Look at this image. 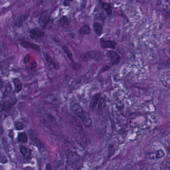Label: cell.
<instances>
[{
    "label": "cell",
    "instance_id": "obj_27",
    "mask_svg": "<svg viewBox=\"0 0 170 170\" xmlns=\"http://www.w3.org/2000/svg\"><path fill=\"white\" fill-rule=\"evenodd\" d=\"M87 0H82V1L81 3L80 9L81 11L84 10L87 5Z\"/></svg>",
    "mask_w": 170,
    "mask_h": 170
},
{
    "label": "cell",
    "instance_id": "obj_24",
    "mask_svg": "<svg viewBox=\"0 0 170 170\" xmlns=\"http://www.w3.org/2000/svg\"><path fill=\"white\" fill-rule=\"evenodd\" d=\"M16 100L15 98L12 99L10 100H7L5 102V104L4 105V107H5V109H7L8 107H10L12 106H14V104H16Z\"/></svg>",
    "mask_w": 170,
    "mask_h": 170
},
{
    "label": "cell",
    "instance_id": "obj_18",
    "mask_svg": "<svg viewBox=\"0 0 170 170\" xmlns=\"http://www.w3.org/2000/svg\"><path fill=\"white\" fill-rule=\"evenodd\" d=\"M58 24L60 26H61L64 28H66L69 25L68 18L65 16H63L59 19L58 21Z\"/></svg>",
    "mask_w": 170,
    "mask_h": 170
},
{
    "label": "cell",
    "instance_id": "obj_32",
    "mask_svg": "<svg viewBox=\"0 0 170 170\" xmlns=\"http://www.w3.org/2000/svg\"><path fill=\"white\" fill-rule=\"evenodd\" d=\"M29 59H30V55L28 54L25 56V59H24V62L25 63H27V62H29Z\"/></svg>",
    "mask_w": 170,
    "mask_h": 170
},
{
    "label": "cell",
    "instance_id": "obj_30",
    "mask_svg": "<svg viewBox=\"0 0 170 170\" xmlns=\"http://www.w3.org/2000/svg\"><path fill=\"white\" fill-rule=\"evenodd\" d=\"M98 16H99V19H100V20H104L105 19V16H104V13L101 12L100 13L98 14Z\"/></svg>",
    "mask_w": 170,
    "mask_h": 170
},
{
    "label": "cell",
    "instance_id": "obj_4",
    "mask_svg": "<svg viewBox=\"0 0 170 170\" xmlns=\"http://www.w3.org/2000/svg\"><path fill=\"white\" fill-rule=\"evenodd\" d=\"M165 156V152L162 149H159L154 152H150L147 155L149 159H160Z\"/></svg>",
    "mask_w": 170,
    "mask_h": 170
},
{
    "label": "cell",
    "instance_id": "obj_13",
    "mask_svg": "<svg viewBox=\"0 0 170 170\" xmlns=\"http://www.w3.org/2000/svg\"><path fill=\"white\" fill-rule=\"evenodd\" d=\"M94 31L97 36H100L102 33L103 27L101 23L95 22L93 24Z\"/></svg>",
    "mask_w": 170,
    "mask_h": 170
},
{
    "label": "cell",
    "instance_id": "obj_19",
    "mask_svg": "<svg viewBox=\"0 0 170 170\" xmlns=\"http://www.w3.org/2000/svg\"><path fill=\"white\" fill-rule=\"evenodd\" d=\"M14 88H15V91L16 93H18L19 91H21L23 87L22 82L20 79H14Z\"/></svg>",
    "mask_w": 170,
    "mask_h": 170
},
{
    "label": "cell",
    "instance_id": "obj_8",
    "mask_svg": "<svg viewBox=\"0 0 170 170\" xmlns=\"http://www.w3.org/2000/svg\"><path fill=\"white\" fill-rule=\"evenodd\" d=\"M160 80L164 86L170 89V72L163 73L160 77Z\"/></svg>",
    "mask_w": 170,
    "mask_h": 170
},
{
    "label": "cell",
    "instance_id": "obj_26",
    "mask_svg": "<svg viewBox=\"0 0 170 170\" xmlns=\"http://www.w3.org/2000/svg\"><path fill=\"white\" fill-rule=\"evenodd\" d=\"M11 91V87L10 86V85L9 84L7 86V88L5 89V93H4V97H6L10 94Z\"/></svg>",
    "mask_w": 170,
    "mask_h": 170
},
{
    "label": "cell",
    "instance_id": "obj_15",
    "mask_svg": "<svg viewBox=\"0 0 170 170\" xmlns=\"http://www.w3.org/2000/svg\"><path fill=\"white\" fill-rule=\"evenodd\" d=\"M100 97H101V94L100 93L96 94L93 97L91 102L90 104V107L92 109H94L96 107L97 104H98V101L100 99Z\"/></svg>",
    "mask_w": 170,
    "mask_h": 170
},
{
    "label": "cell",
    "instance_id": "obj_33",
    "mask_svg": "<svg viewBox=\"0 0 170 170\" xmlns=\"http://www.w3.org/2000/svg\"><path fill=\"white\" fill-rule=\"evenodd\" d=\"M46 170H52V167L50 164H47L46 166Z\"/></svg>",
    "mask_w": 170,
    "mask_h": 170
},
{
    "label": "cell",
    "instance_id": "obj_31",
    "mask_svg": "<svg viewBox=\"0 0 170 170\" xmlns=\"http://www.w3.org/2000/svg\"><path fill=\"white\" fill-rule=\"evenodd\" d=\"M36 65H37V63H36V61H33L32 63H31V70H33L34 69H35V68L36 67Z\"/></svg>",
    "mask_w": 170,
    "mask_h": 170
},
{
    "label": "cell",
    "instance_id": "obj_1",
    "mask_svg": "<svg viewBox=\"0 0 170 170\" xmlns=\"http://www.w3.org/2000/svg\"><path fill=\"white\" fill-rule=\"evenodd\" d=\"M72 111L76 116L81 118L86 127H89L91 126V119L90 118H86L84 111L80 104H74L72 107Z\"/></svg>",
    "mask_w": 170,
    "mask_h": 170
},
{
    "label": "cell",
    "instance_id": "obj_20",
    "mask_svg": "<svg viewBox=\"0 0 170 170\" xmlns=\"http://www.w3.org/2000/svg\"><path fill=\"white\" fill-rule=\"evenodd\" d=\"M18 140L20 143H26L27 140V136L25 132L20 133L18 135Z\"/></svg>",
    "mask_w": 170,
    "mask_h": 170
},
{
    "label": "cell",
    "instance_id": "obj_28",
    "mask_svg": "<svg viewBox=\"0 0 170 170\" xmlns=\"http://www.w3.org/2000/svg\"><path fill=\"white\" fill-rule=\"evenodd\" d=\"M74 0H64V1L63 3V5L65 7H68L71 5L72 2Z\"/></svg>",
    "mask_w": 170,
    "mask_h": 170
},
{
    "label": "cell",
    "instance_id": "obj_10",
    "mask_svg": "<svg viewBox=\"0 0 170 170\" xmlns=\"http://www.w3.org/2000/svg\"><path fill=\"white\" fill-rule=\"evenodd\" d=\"M91 28L89 25H85L79 29V31H78V34L80 36H83L86 35H89L91 33Z\"/></svg>",
    "mask_w": 170,
    "mask_h": 170
},
{
    "label": "cell",
    "instance_id": "obj_6",
    "mask_svg": "<svg viewBox=\"0 0 170 170\" xmlns=\"http://www.w3.org/2000/svg\"><path fill=\"white\" fill-rule=\"evenodd\" d=\"M100 44L103 48H109L114 49L115 48L117 43L115 41L110 40H100Z\"/></svg>",
    "mask_w": 170,
    "mask_h": 170
},
{
    "label": "cell",
    "instance_id": "obj_22",
    "mask_svg": "<svg viewBox=\"0 0 170 170\" xmlns=\"http://www.w3.org/2000/svg\"><path fill=\"white\" fill-rule=\"evenodd\" d=\"M161 170H170V160L162 162L161 165Z\"/></svg>",
    "mask_w": 170,
    "mask_h": 170
},
{
    "label": "cell",
    "instance_id": "obj_21",
    "mask_svg": "<svg viewBox=\"0 0 170 170\" xmlns=\"http://www.w3.org/2000/svg\"><path fill=\"white\" fill-rule=\"evenodd\" d=\"M62 49L63 51H64L65 53L66 54L67 56L69 58V59H70L72 62H74L73 55H72L71 51L69 50V49L68 48V47H67L66 46H65L62 47Z\"/></svg>",
    "mask_w": 170,
    "mask_h": 170
},
{
    "label": "cell",
    "instance_id": "obj_9",
    "mask_svg": "<svg viewBox=\"0 0 170 170\" xmlns=\"http://www.w3.org/2000/svg\"><path fill=\"white\" fill-rule=\"evenodd\" d=\"M158 5L163 10L170 11V0H158Z\"/></svg>",
    "mask_w": 170,
    "mask_h": 170
},
{
    "label": "cell",
    "instance_id": "obj_3",
    "mask_svg": "<svg viewBox=\"0 0 170 170\" xmlns=\"http://www.w3.org/2000/svg\"><path fill=\"white\" fill-rule=\"evenodd\" d=\"M101 52L98 51H90L86 52L82 55V58L84 61H88L91 59H98L101 57Z\"/></svg>",
    "mask_w": 170,
    "mask_h": 170
},
{
    "label": "cell",
    "instance_id": "obj_2",
    "mask_svg": "<svg viewBox=\"0 0 170 170\" xmlns=\"http://www.w3.org/2000/svg\"><path fill=\"white\" fill-rule=\"evenodd\" d=\"M50 19V14L47 11H43L38 18V24L42 29L46 28Z\"/></svg>",
    "mask_w": 170,
    "mask_h": 170
},
{
    "label": "cell",
    "instance_id": "obj_17",
    "mask_svg": "<svg viewBox=\"0 0 170 170\" xmlns=\"http://www.w3.org/2000/svg\"><path fill=\"white\" fill-rule=\"evenodd\" d=\"M102 9H104V11H105L106 14L110 16L113 13V8L111 5L107 3H104L102 4Z\"/></svg>",
    "mask_w": 170,
    "mask_h": 170
},
{
    "label": "cell",
    "instance_id": "obj_16",
    "mask_svg": "<svg viewBox=\"0 0 170 170\" xmlns=\"http://www.w3.org/2000/svg\"><path fill=\"white\" fill-rule=\"evenodd\" d=\"M0 68L3 74L7 75L9 74V65L7 62L3 61L0 63Z\"/></svg>",
    "mask_w": 170,
    "mask_h": 170
},
{
    "label": "cell",
    "instance_id": "obj_23",
    "mask_svg": "<svg viewBox=\"0 0 170 170\" xmlns=\"http://www.w3.org/2000/svg\"><path fill=\"white\" fill-rule=\"evenodd\" d=\"M106 106V100L103 98H101L98 102V109L100 110L104 109Z\"/></svg>",
    "mask_w": 170,
    "mask_h": 170
},
{
    "label": "cell",
    "instance_id": "obj_14",
    "mask_svg": "<svg viewBox=\"0 0 170 170\" xmlns=\"http://www.w3.org/2000/svg\"><path fill=\"white\" fill-rule=\"evenodd\" d=\"M20 151L23 157L25 159H29L31 157V150L30 149L27 148L24 146H22L20 148Z\"/></svg>",
    "mask_w": 170,
    "mask_h": 170
},
{
    "label": "cell",
    "instance_id": "obj_5",
    "mask_svg": "<svg viewBox=\"0 0 170 170\" xmlns=\"http://www.w3.org/2000/svg\"><path fill=\"white\" fill-rule=\"evenodd\" d=\"M107 55L109 56V57L111 59V64L113 66L118 64L120 62V56L115 51H109L107 52Z\"/></svg>",
    "mask_w": 170,
    "mask_h": 170
},
{
    "label": "cell",
    "instance_id": "obj_7",
    "mask_svg": "<svg viewBox=\"0 0 170 170\" xmlns=\"http://www.w3.org/2000/svg\"><path fill=\"white\" fill-rule=\"evenodd\" d=\"M30 37L32 40H38L42 38L45 35V32L38 29H34L30 31Z\"/></svg>",
    "mask_w": 170,
    "mask_h": 170
},
{
    "label": "cell",
    "instance_id": "obj_25",
    "mask_svg": "<svg viewBox=\"0 0 170 170\" xmlns=\"http://www.w3.org/2000/svg\"><path fill=\"white\" fill-rule=\"evenodd\" d=\"M15 128L18 130H20L23 128V125L20 122H16L15 123Z\"/></svg>",
    "mask_w": 170,
    "mask_h": 170
},
{
    "label": "cell",
    "instance_id": "obj_34",
    "mask_svg": "<svg viewBox=\"0 0 170 170\" xmlns=\"http://www.w3.org/2000/svg\"><path fill=\"white\" fill-rule=\"evenodd\" d=\"M1 109H0V117H1Z\"/></svg>",
    "mask_w": 170,
    "mask_h": 170
},
{
    "label": "cell",
    "instance_id": "obj_12",
    "mask_svg": "<svg viewBox=\"0 0 170 170\" xmlns=\"http://www.w3.org/2000/svg\"><path fill=\"white\" fill-rule=\"evenodd\" d=\"M20 45H22V46L26 48L32 49L37 50V51H40V46H38V45L26 42V41H23L20 43Z\"/></svg>",
    "mask_w": 170,
    "mask_h": 170
},
{
    "label": "cell",
    "instance_id": "obj_29",
    "mask_svg": "<svg viewBox=\"0 0 170 170\" xmlns=\"http://www.w3.org/2000/svg\"><path fill=\"white\" fill-rule=\"evenodd\" d=\"M8 158L5 156H2V157L0 158V162L2 164H5L7 163Z\"/></svg>",
    "mask_w": 170,
    "mask_h": 170
},
{
    "label": "cell",
    "instance_id": "obj_11",
    "mask_svg": "<svg viewBox=\"0 0 170 170\" xmlns=\"http://www.w3.org/2000/svg\"><path fill=\"white\" fill-rule=\"evenodd\" d=\"M43 55H44L45 59L46 60L47 63H48V64L49 65V66L55 68L56 69H59V66L57 64V63L55 61H54L50 56L48 55L47 54L45 53H44Z\"/></svg>",
    "mask_w": 170,
    "mask_h": 170
}]
</instances>
